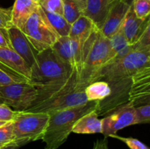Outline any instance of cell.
I'll list each match as a JSON object with an SVG mask.
<instances>
[{
	"instance_id": "3",
	"label": "cell",
	"mask_w": 150,
	"mask_h": 149,
	"mask_svg": "<svg viewBox=\"0 0 150 149\" xmlns=\"http://www.w3.org/2000/svg\"><path fill=\"white\" fill-rule=\"evenodd\" d=\"M109 41L95 30L83 45L82 61L79 70V83L84 86L95 81L96 75L110 59Z\"/></svg>"
},
{
	"instance_id": "19",
	"label": "cell",
	"mask_w": 150,
	"mask_h": 149,
	"mask_svg": "<svg viewBox=\"0 0 150 149\" xmlns=\"http://www.w3.org/2000/svg\"><path fill=\"white\" fill-rule=\"evenodd\" d=\"M96 110L81 117L73 126L72 132L76 134H96L102 132V121Z\"/></svg>"
},
{
	"instance_id": "9",
	"label": "cell",
	"mask_w": 150,
	"mask_h": 149,
	"mask_svg": "<svg viewBox=\"0 0 150 149\" xmlns=\"http://www.w3.org/2000/svg\"><path fill=\"white\" fill-rule=\"evenodd\" d=\"M102 132L105 137L115 134L119 130L122 129L129 126L137 124L136 115V108L132 104H127L119 107L109 115L101 119Z\"/></svg>"
},
{
	"instance_id": "5",
	"label": "cell",
	"mask_w": 150,
	"mask_h": 149,
	"mask_svg": "<svg viewBox=\"0 0 150 149\" xmlns=\"http://www.w3.org/2000/svg\"><path fill=\"white\" fill-rule=\"evenodd\" d=\"M145 67H150V51L133 48L125 56L103 66L97 74L95 81L103 80L109 83L130 78Z\"/></svg>"
},
{
	"instance_id": "23",
	"label": "cell",
	"mask_w": 150,
	"mask_h": 149,
	"mask_svg": "<svg viewBox=\"0 0 150 149\" xmlns=\"http://www.w3.org/2000/svg\"><path fill=\"white\" fill-rule=\"evenodd\" d=\"M43 11L48 22L51 25V26L54 28V30L57 32L59 36L60 37L68 36L71 25L65 20V18L60 15L50 13V12L45 11L44 10Z\"/></svg>"
},
{
	"instance_id": "33",
	"label": "cell",
	"mask_w": 150,
	"mask_h": 149,
	"mask_svg": "<svg viewBox=\"0 0 150 149\" xmlns=\"http://www.w3.org/2000/svg\"><path fill=\"white\" fill-rule=\"evenodd\" d=\"M0 47L6 48H11L10 39H9L7 29H0Z\"/></svg>"
},
{
	"instance_id": "27",
	"label": "cell",
	"mask_w": 150,
	"mask_h": 149,
	"mask_svg": "<svg viewBox=\"0 0 150 149\" xmlns=\"http://www.w3.org/2000/svg\"><path fill=\"white\" fill-rule=\"evenodd\" d=\"M39 4L45 11L63 16V6L62 0H40Z\"/></svg>"
},
{
	"instance_id": "6",
	"label": "cell",
	"mask_w": 150,
	"mask_h": 149,
	"mask_svg": "<svg viewBox=\"0 0 150 149\" xmlns=\"http://www.w3.org/2000/svg\"><path fill=\"white\" fill-rule=\"evenodd\" d=\"M48 120L49 115L45 112L18 111L13 121L14 144L20 148L30 142L42 140Z\"/></svg>"
},
{
	"instance_id": "13",
	"label": "cell",
	"mask_w": 150,
	"mask_h": 149,
	"mask_svg": "<svg viewBox=\"0 0 150 149\" xmlns=\"http://www.w3.org/2000/svg\"><path fill=\"white\" fill-rule=\"evenodd\" d=\"M0 69L30 83V68L24 60L10 48L0 47Z\"/></svg>"
},
{
	"instance_id": "4",
	"label": "cell",
	"mask_w": 150,
	"mask_h": 149,
	"mask_svg": "<svg viewBox=\"0 0 150 149\" xmlns=\"http://www.w3.org/2000/svg\"><path fill=\"white\" fill-rule=\"evenodd\" d=\"M73 67L62 61L51 48L38 53L30 68V84L35 88L59 83L70 76Z\"/></svg>"
},
{
	"instance_id": "35",
	"label": "cell",
	"mask_w": 150,
	"mask_h": 149,
	"mask_svg": "<svg viewBox=\"0 0 150 149\" xmlns=\"http://www.w3.org/2000/svg\"><path fill=\"white\" fill-rule=\"evenodd\" d=\"M79 4L80 5L81 9L82 12H83H83H84L85 8H86V0H76Z\"/></svg>"
},
{
	"instance_id": "17",
	"label": "cell",
	"mask_w": 150,
	"mask_h": 149,
	"mask_svg": "<svg viewBox=\"0 0 150 149\" xmlns=\"http://www.w3.org/2000/svg\"><path fill=\"white\" fill-rule=\"evenodd\" d=\"M119 0H86L83 14L89 18L95 27L100 30L108 13Z\"/></svg>"
},
{
	"instance_id": "30",
	"label": "cell",
	"mask_w": 150,
	"mask_h": 149,
	"mask_svg": "<svg viewBox=\"0 0 150 149\" xmlns=\"http://www.w3.org/2000/svg\"><path fill=\"white\" fill-rule=\"evenodd\" d=\"M18 111L13 110L10 107L5 104H0V121H13L17 116Z\"/></svg>"
},
{
	"instance_id": "26",
	"label": "cell",
	"mask_w": 150,
	"mask_h": 149,
	"mask_svg": "<svg viewBox=\"0 0 150 149\" xmlns=\"http://www.w3.org/2000/svg\"><path fill=\"white\" fill-rule=\"evenodd\" d=\"M9 145H16L13 143V121L0 127V146Z\"/></svg>"
},
{
	"instance_id": "14",
	"label": "cell",
	"mask_w": 150,
	"mask_h": 149,
	"mask_svg": "<svg viewBox=\"0 0 150 149\" xmlns=\"http://www.w3.org/2000/svg\"><path fill=\"white\" fill-rule=\"evenodd\" d=\"M7 33L12 50L18 54L31 68L35 63L38 52L34 49L21 30L13 26L7 29Z\"/></svg>"
},
{
	"instance_id": "21",
	"label": "cell",
	"mask_w": 150,
	"mask_h": 149,
	"mask_svg": "<svg viewBox=\"0 0 150 149\" xmlns=\"http://www.w3.org/2000/svg\"><path fill=\"white\" fill-rule=\"evenodd\" d=\"M108 41H109L110 49H111V54H110V59L107 64L125 56L133 48V46L129 45L127 42L123 33L122 26L120 29L108 39Z\"/></svg>"
},
{
	"instance_id": "29",
	"label": "cell",
	"mask_w": 150,
	"mask_h": 149,
	"mask_svg": "<svg viewBox=\"0 0 150 149\" xmlns=\"http://www.w3.org/2000/svg\"><path fill=\"white\" fill-rule=\"evenodd\" d=\"M110 137H113V138L117 139L123 143H125L130 149H149L147 146L143 143L140 141V140H137L136 138H133V137H121V136L117 135V134H111L109 136Z\"/></svg>"
},
{
	"instance_id": "32",
	"label": "cell",
	"mask_w": 150,
	"mask_h": 149,
	"mask_svg": "<svg viewBox=\"0 0 150 149\" xmlns=\"http://www.w3.org/2000/svg\"><path fill=\"white\" fill-rule=\"evenodd\" d=\"M14 83H29L24 79L14 77L0 69V86Z\"/></svg>"
},
{
	"instance_id": "10",
	"label": "cell",
	"mask_w": 150,
	"mask_h": 149,
	"mask_svg": "<svg viewBox=\"0 0 150 149\" xmlns=\"http://www.w3.org/2000/svg\"><path fill=\"white\" fill-rule=\"evenodd\" d=\"M108 84L111 87V93L103 100L98 102L96 110L99 116H106L119 107L130 102L131 77L112 82Z\"/></svg>"
},
{
	"instance_id": "12",
	"label": "cell",
	"mask_w": 150,
	"mask_h": 149,
	"mask_svg": "<svg viewBox=\"0 0 150 149\" xmlns=\"http://www.w3.org/2000/svg\"><path fill=\"white\" fill-rule=\"evenodd\" d=\"M130 102L135 108L150 104V67H143L131 77Z\"/></svg>"
},
{
	"instance_id": "36",
	"label": "cell",
	"mask_w": 150,
	"mask_h": 149,
	"mask_svg": "<svg viewBox=\"0 0 150 149\" xmlns=\"http://www.w3.org/2000/svg\"><path fill=\"white\" fill-rule=\"evenodd\" d=\"M19 147L16 145H9V146H0V149H18Z\"/></svg>"
},
{
	"instance_id": "20",
	"label": "cell",
	"mask_w": 150,
	"mask_h": 149,
	"mask_svg": "<svg viewBox=\"0 0 150 149\" xmlns=\"http://www.w3.org/2000/svg\"><path fill=\"white\" fill-rule=\"evenodd\" d=\"M95 30L98 29L92 20L84 15H81L71 24L68 37L83 44Z\"/></svg>"
},
{
	"instance_id": "25",
	"label": "cell",
	"mask_w": 150,
	"mask_h": 149,
	"mask_svg": "<svg viewBox=\"0 0 150 149\" xmlns=\"http://www.w3.org/2000/svg\"><path fill=\"white\" fill-rule=\"evenodd\" d=\"M133 11L139 18L146 19L149 17L150 0H133Z\"/></svg>"
},
{
	"instance_id": "2",
	"label": "cell",
	"mask_w": 150,
	"mask_h": 149,
	"mask_svg": "<svg viewBox=\"0 0 150 149\" xmlns=\"http://www.w3.org/2000/svg\"><path fill=\"white\" fill-rule=\"evenodd\" d=\"M99 101L87 102L83 105L48 113V127L42 140L45 149H57L65 143L76 121L85 114L97 110Z\"/></svg>"
},
{
	"instance_id": "39",
	"label": "cell",
	"mask_w": 150,
	"mask_h": 149,
	"mask_svg": "<svg viewBox=\"0 0 150 149\" xmlns=\"http://www.w3.org/2000/svg\"><path fill=\"white\" fill-rule=\"evenodd\" d=\"M125 1H129V2H131V1H130V0H125ZM131 1H133V0H131Z\"/></svg>"
},
{
	"instance_id": "31",
	"label": "cell",
	"mask_w": 150,
	"mask_h": 149,
	"mask_svg": "<svg viewBox=\"0 0 150 149\" xmlns=\"http://www.w3.org/2000/svg\"><path fill=\"white\" fill-rule=\"evenodd\" d=\"M12 7L3 8L0 7V29H9L13 26L11 23Z\"/></svg>"
},
{
	"instance_id": "37",
	"label": "cell",
	"mask_w": 150,
	"mask_h": 149,
	"mask_svg": "<svg viewBox=\"0 0 150 149\" xmlns=\"http://www.w3.org/2000/svg\"><path fill=\"white\" fill-rule=\"evenodd\" d=\"M7 123H9V122H7V121H0V127H3V126L6 125Z\"/></svg>"
},
{
	"instance_id": "40",
	"label": "cell",
	"mask_w": 150,
	"mask_h": 149,
	"mask_svg": "<svg viewBox=\"0 0 150 149\" xmlns=\"http://www.w3.org/2000/svg\"><path fill=\"white\" fill-rule=\"evenodd\" d=\"M1 101H0V104H1Z\"/></svg>"
},
{
	"instance_id": "1",
	"label": "cell",
	"mask_w": 150,
	"mask_h": 149,
	"mask_svg": "<svg viewBox=\"0 0 150 149\" xmlns=\"http://www.w3.org/2000/svg\"><path fill=\"white\" fill-rule=\"evenodd\" d=\"M85 88L79 83V70L73 67L70 76L59 83L36 88L38 96L29 112H49L74 108L88 102Z\"/></svg>"
},
{
	"instance_id": "8",
	"label": "cell",
	"mask_w": 150,
	"mask_h": 149,
	"mask_svg": "<svg viewBox=\"0 0 150 149\" xmlns=\"http://www.w3.org/2000/svg\"><path fill=\"white\" fill-rule=\"evenodd\" d=\"M38 96L37 89L29 83H14L0 86V101L16 111L30 108Z\"/></svg>"
},
{
	"instance_id": "7",
	"label": "cell",
	"mask_w": 150,
	"mask_h": 149,
	"mask_svg": "<svg viewBox=\"0 0 150 149\" xmlns=\"http://www.w3.org/2000/svg\"><path fill=\"white\" fill-rule=\"evenodd\" d=\"M21 32L38 53L51 48L60 37L40 5L29 18Z\"/></svg>"
},
{
	"instance_id": "24",
	"label": "cell",
	"mask_w": 150,
	"mask_h": 149,
	"mask_svg": "<svg viewBox=\"0 0 150 149\" xmlns=\"http://www.w3.org/2000/svg\"><path fill=\"white\" fill-rule=\"evenodd\" d=\"M63 6V17L70 25L83 15L80 5L76 0H62Z\"/></svg>"
},
{
	"instance_id": "18",
	"label": "cell",
	"mask_w": 150,
	"mask_h": 149,
	"mask_svg": "<svg viewBox=\"0 0 150 149\" xmlns=\"http://www.w3.org/2000/svg\"><path fill=\"white\" fill-rule=\"evenodd\" d=\"M39 5L32 0H15L14 4L12 7V25L22 31L29 18Z\"/></svg>"
},
{
	"instance_id": "38",
	"label": "cell",
	"mask_w": 150,
	"mask_h": 149,
	"mask_svg": "<svg viewBox=\"0 0 150 149\" xmlns=\"http://www.w3.org/2000/svg\"><path fill=\"white\" fill-rule=\"evenodd\" d=\"M32 1H33L34 2H35V3H38V4H39V2H40V0H32Z\"/></svg>"
},
{
	"instance_id": "22",
	"label": "cell",
	"mask_w": 150,
	"mask_h": 149,
	"mask_svg": "<svg viewBox=\"0 0 150 149\" xmlns=\"http://www.w3.org/2000/svg\"><path fill=\"white\" fill-rule=\"evenodd\" d=\"M84 92L88 102H100L109 96L111 93V87L107 82L103 80H97L89 83L85 88Z\"/></svg>"
},
{
	"instance_id": "16",
	"label": "cell",
	"mask_w": 150,
	"mask_h": 149,
	"mask_svg": "<svg viewBox=\"0 0 150 149\" xmlns=\"http://www.w3.org/2000/svg\"><path fill=\"white\" fill-rule=\"evenodd\" d=\"M149 25V17L146 19L139 18L135 14L131 4L122 24L123 33L129 45L131 46L134 45Z\"/></svg>"
},
{
	"instance_id": "11",
	"label": "cell",
	"mask_w": 150,
	"mask_h": 149,
	"mask_svg": "<svg viewBox=\"0 0 150 149\" xmlns=\"http://www.w3.org/2000/svg\"><path fill=\"white\" fill-rule=\"evenodd\" d=\"M83 45L68 36L61 37L51 47V49L62 61L79 70L82 61Z\"/></svg>"
},
{
	"instance_id": "34",
	"label": "cell",
	"mask_w": 150,
	"mask_h": 149,
	"mask_svg": "<svg viewBox=\"0 0 150 149\" xmlns=\"http://www.w3.org/2000/svg\"><path fill=\"white\" fill-rule=\"evenodd\" d=\"M107 137H105L103 140H97L95 143L93 149H108V141H107Z\"/></svg>"
},
{
	"instance_id": "28",
	"label": "cell",
	"mask_w": 150,
	"mask_h": 149,
	"mask_svg": "<svg viewBox=\"0 0 150 149\" xmlns=\"http://www.w3.org/2000/svg\"><path fill=\"white\" fill-rule=\"evenodd\" d=\"M137 124H148L150 121V104L136 107Z\"/></svg>"
},
{
	"instance_id": "15",
	"label": "cell",
	"mask_w": 150,
	"mask_h": 149,
	"mask_svg": "<svg viewBox=\"0 0 150 149\" xmlns=\"http://www.w3.org/2000/svg\"><path fill=\"white\" fill-rule=\"evenodd\" d=\"M132 2L125 0H119L112 7L107 15L102 29L100 30L105 37L109 39L120 29Z\"/></svg>"
}]
</instances>
